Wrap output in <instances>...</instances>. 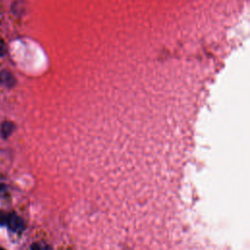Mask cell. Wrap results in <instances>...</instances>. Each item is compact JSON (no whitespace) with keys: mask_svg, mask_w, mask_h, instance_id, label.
Wrapping results in <instances>:
<instances>
[{"mask_svg":"<svg viewBox=\"0 0 250 250\" xmlns=\"http://www.w3.org/2000/svg\"><path fill=\"white\" fill-rule=\"evenodd\" d=\"M12 128H13V125H12L11 123H9V122L3 123L2 127H1V133H2V135H3L4 137H8V136L11 134V132H12Z\"/></svg>","mask_w":250,"mask_h":250,"instance_id":"cell-4","label":"cell"},{"mask_svg":"<svg viewBox=\"0 0 250 250\" xmlns=\"http://www.w3.org/2000/svg\"><path fill=\"white\" fill-rule=\"evenodd\" d=\"M0 250H5L4 248H2V247H0Z\"/></svg>","mask_w":250,"mask_h":250,"instance_id":"cell-8","label":"cell"},{"mask_svg":"<svg viewBox=\"0 0 250 250\" xmlns=\"http://www.w3.org/2000/svg\"><path fill=\"white\" fill-rule=\"evenodd\" d=\"M5 194V186L0 185V196H3Z\"/></svg>","mask_w":250,"mask_h":250,"instance_id":"cell-7","label":"cell"},{"mask_svg":"<svg viewBox=\"0 0 250 250\" xmlns=\"http://www.w3.org/2000/svg\"><path fill=\"white\" fill-rule=\"evenodd\" d=\"M5 50H6V47H5V43H4L2 40H0V57H1V56H3V55H4V53H5Z\"/></svg>","mask_w":250,"mask_h":250,"instance_id":"cell-6","label":"cell"},{"mask_svg":"<svg viewBox=\"0 0 250 250\" xmlns=\"http://www.w3.org/2000/svg\"><path fill=\"white\" fill-rule=\"evenodd\" d=\"M32 250H52L51 247L44 242H36L31 247Z\"/></svg>","mask_w":250,"mask_h":250,"instance_id":"cell-3","label":"cell"},{"mask_svg":"<svg viewBox=\"0 0 250 250\" xmlns=\"http://www.w3.org/2000/svg\"><path fill=\"white\" fill-rule=\"evenodd\" d=\"M7 218H8V214H6L5 212H3V211L0 210V226H4V225H6Z\"/></svg>","mask_w":250,"mask_h":250,"instance_id":"cell-5","label":"cell"},{"mask_svg":"<svg viewBox=\"0 0 250 250\" xmlns=\"http://www.w3.org/2000/svg\"><path fill=\"white\" fill-rule=\"evenodd\" d=\"M6 225L8 226L9 230L14 232H21L25 229L24 220L20 216H18L16 213L8 214Z\"/></svg>","mask_w":250,"mask_h":250,"instance_id":"cell-1","label":"cell"},{"mask_svg":"<svg viewBox=\"0 0 250 250\" xmlns=\"http://www.w3.org/2000/svg\"><path fill=\"white\" fill-rule=\"evenodd\" d=\"M0 81H1V83L4 85L11 86L13 81V77L8 72H3L1 73V75H0Z\"/></svg>","mask_w":250,"mask_h":250,"instance_id":"cell-2","label":"cell"}]
</instances>
